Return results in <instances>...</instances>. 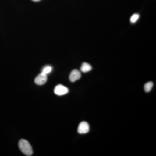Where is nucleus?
<instances>
[{
    "mask_svg": "<svg viewBox=\"0 0 156 156\" xmlns=\"http://www.w3.org/2000/svg\"><path fill=\"white\" fill-rule=\"evenodd\" d=\"M20 149L26 155L30 156L32 155L33 149L31 146L28 141L25 139H21L18 143Z\"/></svg>",
    "mask_w": 156,
    "mask_h": 156,
    "instance_id": "obj_1",
    "label": "nucleus"
},
{
    "mask_svg": "<svg viewBox=\"0 0 156 156\" xmlns=\"http://www.w3.org/2000/svg\"><path fill=\"white\" fill-rule=\"evenodd\" d=\"M54 93L58 95H63L67 94L69 89L67 87L62 85H58L55 87L54 90Z\"/></svg>",
    "mask_w": 156,
    "mask_h": 156,
    "instance_id": "obj_2",
    "label": "nucleus"
},
{
    "mask_svg": "<svg viewBox=\"0 0 156 156\" xmlns=\"http://www.w3.org/2000/svg\"><path fill=\"white\" fill-rule=\"evenodd\" d=\"M47 75L41 72L35 78L34 82L37 85H43L47 82Z\"/></svg>",
    "mask_w": 156,
    "mask_h": 156,
    "instance_id": "obj_3",
    "label": "nucleus"
},
{
    "mask_svg": "<svg viewBox=\"0 0 156 156\" xmlns=\"http://www.w3.org/2000/svg\"><path fill=\"white\" fill-rule=\"evenodd\" d=\"M89 131V126L87 122H83L80 123L78 128V133L80 134H87Z\"/></svg>",
    "mask_w": 156,
    "mask_h": 156,
    "instance_id": "obj_4",
    "label": "nucleus"
},
{
    "mask_svg": "<svg viewBox=\"0 0 156 156\" xmlns=\"http://www.w3.org/2000/svg\"><path fill=\"white\" fill-rule=\"evenodd\" d=\"M81 73L77 69L73 70L70 74L69 79L72 82H75L81 78Z\"/></svg>",
    "mask_w": 156,
    "mask_h": 156,
    "instance_id": "obj_5",
    "label": "nucleus"
},
{
    "mask_svg": "<svg viewBox=\"0 0 156 156\" xmlns=\"http://www.w3.org/2000/svg\"><path fill=\"white\" fill-rule=\"evenodd\" d=\"M80 69L81 71L83 73H87L92 69V67L89 63L83 62L82 65Z\"/></svg>",
    "mask_w": 156,
    "mask_h": 156,
    "instance_id": "obj_6",
    "label": "nucleus"
},
{
    "mask_svg": "<svg viewBox=\"0 0 156 156\" xmlns=\"http://www.w3.org/2000/svg\"><path fill=\"white\" fill-rule=\"evenodd\" d=\"M153 87V83L152 82H148L145 84L144 86V90L146 92H148L151 90Z\"/></svg>",
    "mask_w": 156,
    "mask_h": 156,
    "instance_id": "obj_7",
    "label": "nucleus"
},
{
    "mask_svg": "<svg viewBox=\"0 0 156 156\" xmlns=\"http://www.w3.org/2000/svg\"><path fill=\"white\" fill-rule=\"evenodd\" d=\"M52 70V67L50 66H46L42 70V72L44 73L45 74L47 75L50 73Z\"/></svg>",
    "mask_w": 156,
    "mask_h": 156,
    "instance_id": "obj_8",
    "label": "nucleus"
},
{
    "mask_svg": "<svg viewBox=\"0 0 156 156\" xmlns=\"http://www.w3.org/2000/svg\"><path fill=\"white\" fill-rule=\"evenodd\" d=\"M139 18V15L137 14H133L131 17L130 21L132 23H134L138 20Z\"/></svg>",
    "mask_w": 156,
    "mask_h": 156,
    "instance_id": "obj_9",
    "label": "nucleus"
},
{
    "mask_svg": "<svg viewBox=\"0 0 156 156\" xmlns=\"http://www.w3.org/2000/svg\"><path fill=\"white\" fill-rule=\"evenodd\" d=\"M32 1H34V2H39V1H41V0H32Z\"/></svg>",
    "mask_w": 156,
    "mask_h": 156,
    "instance_id": "obj_10",
    "label": "nucleus"
}]
</instances>
